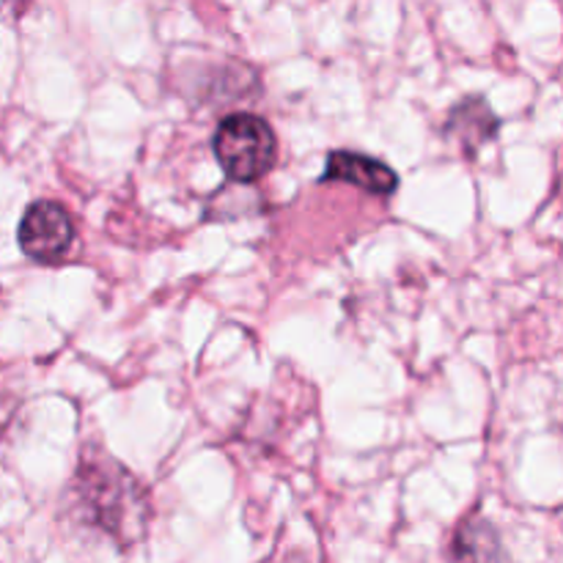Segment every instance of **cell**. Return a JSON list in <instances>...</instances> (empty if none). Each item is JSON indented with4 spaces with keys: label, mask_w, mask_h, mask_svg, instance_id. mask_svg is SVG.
I'll list each match as a JSON object with an SVG mask.
<instances>
[{
    "label": "cell",
    "mask_w": 563,
    "mask_h": 563,
    "mask_svg": "<svg viewBox=\"0 0 563 563\" xmlns=\"http://www.w3.org/2000/svg\"><path fill=\"white\" fill-rule=\"evenodd\" d=\"M451 563H506L495 526L484 517H471L451 539Z\"/></svg>",
    "instance_id": "6"
},
{
    "label": "cell",
    "mask_w": 563,
    "mask_h": 563,
    "mask_svg": "<svg viewBox=\"0 0 563 563\" xmlns=\"http://www.w3.org/2000/svg\"><path fill=\"white\" fill-rule=\"evenodd\" d=\"M16 240L27 258L38 264H55L69 253L75 242V223L60 203L36 201L22 214Z\"/></svg>",
    "instance_id": "3"
},
{
    "label": "cell",
    "mask_w": 563,
    "mask_h": 563,
    "mask_svg": "<svg viewBox=\"0 0 563 563\" xmlns=\"http://www.w3.org/2000/svg\"><path fill=\"white\" fill-rule=\"evenodd\" d=\"M324 181H346V185L363 187L374 196H390L399 187V176L390 165L357 152H333L324 168Z\"/></svg>",
    "instance_id": "4"
},
{
    "label": "cell",
    "mask_w": 563,
    "mask_h": 563,
    "mask_svg": "<svg viewBox=\"0 0 563 563\" xmlns=\"http://www.w3.org/2000/svg\"><path fill=\"white\" fill-rule=\"evenodd\" d=\"M71 489L82 520L110 533L119 544H132L143 537L152 517L146 489L108 451L93 445L82 451Z\"/></svg>",
    "instance_id": "1"
},
{
    "label": "cell",
    "mask_w": 563,
    "mask_h": 563,
    "mask_svg": "<svg viewBox=\"0 0 563 563\" xmlns=\"http://www.w3.org/2000/svg\"><path fill=\"white\" fill-rule=\"evenodd\" d=\"M498 126L500 119L489 110V104L484 102L482 97H467L465 102H460L451 110L445 132H449L465 152H476L482 143L495 137Z\"/></svg>",
    "instance_id": "5"
},
{
    "label": "cell",
    "mask_w": 563,
    "mask_h": 563,
    "mask_svg": "<svg viewBox=\"0 0 563 563\" xmlns=\"http://www.w3.org/2000/svg\"><path fill=\"white\" fill-rule=\"evenodd\" d=\"M214 157L225 176L242 185H253L278 163V141L273 126L253 113L225 115L214 132Z\"/></svg>",
    "instance_id": "2"
}]
</instances>
